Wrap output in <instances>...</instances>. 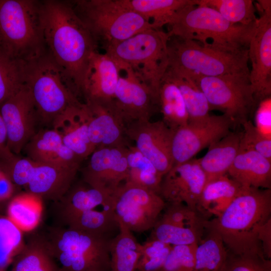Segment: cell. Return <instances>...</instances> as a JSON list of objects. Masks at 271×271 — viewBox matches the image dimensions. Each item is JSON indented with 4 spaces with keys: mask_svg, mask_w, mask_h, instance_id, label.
I'll use <instances>...</instances> for the list:
<instances>
[{
    "mask_svg": "<svg viewBox=\"0 0 271 271\" xmlns=\"http://www.w3.org/2000/svg\"><path fill=\"white\" fill-rule=\"evenodd\" d=\"M158 104L162 120L172 129L188 123V114L182 94L177 85L164 75L159 88Z\"/></svg>",
    "mask_w": 271,
    "mask_h": 271,
    "instance_id": "30",
    "label": "cell"
},
{
    "mask_svg": "<svg viewBox=\"0 0 271 271\" xmlns=\"http://www.w3.org/2000/svg\"><path fill=\"white\" fill-rule=\"evenodd\" d=\"M168 68L204 76L249 73L248 49L233 50L210 43L170 37Z\"/></svg>",
    "mask_w": 271,
    "mask_h": 271,
    "instance_id": "5",
    "label": "cell"
},
{
    "mask_svg": "<svg viewBox=\"0 0 271 271\" xmlns=\"http://www.w3.org/2000/svg\"><path fill=\"white\" fill-rule=\"evenodd\" d=\"M243 127L239 150L254 151L271 160V139L261 134L248 119L241 123Z\"/></svg>",
    "mask_w": 271,
    "mask_h": 271,
    "instance_id": "42",
    "label": "cell"
},
{
    "mask_svg": "<svg viewBox=\"0 0 271 271\" xmlns=\"http://www.w3.org/2000/svg\"><path fill=\"white\" fill-rule=\"evenodd\" d=\"M241 132L230 131L210 145L199 164L205 174L206 182L227 174L239 151Z\"/></svg>",
    "mask_w": 271,
    "mask_h": 271,
    "instance_id": "26",
    "label": "cell"
},
{
    "mask_svg": "<svg viewBox=\"0 0 271 271\" xmlns=\"http://www.w3.org/2000/svg\"><path fill=\"white\" fill-rule=\"evenodd\" d=\"M46 242L34 240L25 245L16 256L13 271H62L59 269Z\"/></svg>",
    "mask_w": 271,
    "mask_h": 271,
    "instance_id": "35",
    "label": "cell"
},
{
    "mask_svg": "<svg viewBox=\"0 0 271 271\" xmlns=\"http://www.w3.org/2000/svg\"><path fill=\"white\" fill-rule=\"evenodd\" d=\"M6 270V269H0V271H4V270Z\"/></svg>",
    "mask_w": 271,
    "mask_h": 271,
    "instance_id": "48",
    "label": "cell"
},
{
    "mask_svg": "<svg viewBox=\"0 0 271 271\" xmlns=\"http://www.w3.org/2000/svg\"><path fill=\"white\" fill-rule=\"evenodd\" d=\"M119 224L132 232H143L156 224L167 203L154 191L124 183L111 194Z\"/></svg>",
    "mask_w": 271,
    "mask_h": 271,
    "instance_id": "12",
    "label": "cell"
},
{
    "mask_svg": "<svg viewBox=\"0 0 271 271\" xmlns=\"http://www.w3.org/2000/svg\"><path fill=\"white\" fill-rule=\"evenodd\" d=\"M245 189L227 174L206 183L196 211L204 220L220 216Z\"/></svg>",
    "mask_w": 271,
    "mask_h": 271,
    "instance_id": "25",
    "label": "cell"
},
{
    "mask_svg": "<svg viewBox=\"0 0 271 271\" xmlns=\"http://www.w3.org/2000/svg\"><path fill=\"white\" fill-rule=\"evenodd\" d=\"M172 246L150 238L141 244V256L137 271L161 270L171 250Z\"/></svg>",
    "mask_w": 271,
    "mask_h": 271,
    "instance_id": "40",
    "label": "cell"
},
{
    "mask_svg": "<svg viewBox=\"0 0 271 271\" xmlns=\"http://www.w3.org/2000/svg\"><path fill=\"white\" fill-rule=\"evenodd\" d=\"M196 5L210 7L233 24L248 26L255 23L258 18L252 0H196Z\"/></svg>",
    "mask_w": 271,
    "mask_h": 271,
    "instance_id": "36",
    "label": "cell"
},
{
    "mask_svg": "<svg viewBox=\"0 0 271 271\" xmlns=\"http://www.w3.org/2000/svg\"><path fill=\"white\" fill-rule=\"evenodd\" d=\"M8 134V147L15 155L20 153L35 134L38 116L31 93L25 85L0 106Z\"/></svg>",
    "mask_w": 271,
    "mask_h": 271,
    "instance_id": "16",
    "label": "cell"
},
{
    "mask_svg": "<svg viewBox=\"0 0 271 271\" xmlns=\"http://www.w3.org/2000/svg\"><path fill=\"white\" fill-rule=\"evenodd\" d=\"M25 64L0 47V106L25 85Z\"/></svg>",
    "mask_w": 271,
    "mask_h": 271,
    "instance_id": "37",
    "label": "cell"
},
{
    "mask_svg": "<svg viewBox=\"0 0 271 271\" xmlns=\"http://www.w3.org/2000/svg\"><path fill=\"white\" fill-rule=\"evenodd\" d=\"M227 174L242 187L271 189V160L252 150H239Z\"/></svg>",
    "mask_w": 271,
    "mask_h": 271,
    "instance_id": "24",
    "label": "cell"
},
{
    "mask_svg": "<svg viewBox=\"0 0 271 271\" xmlns=\"http://www.w3.org/2000/svg\"><path fill=\"white\" fill-rule=\"evenodd\" d=\"M119 76V68L113 59L106 53L94 51L89 58L80 94L85 101L111 102Z\"/></svg>",
    "mask_w": 271,
    "mask_h": 271,
    "instance_id": "20",
    "label": "cell"
},
{
    "mask_svg": "<svg viewBox=\"0 0 271 271\" xmlns=\"http://www.w3.org/2000/svg\"><path fill=\"white\" fill-rule=\"evenodd\" d=\"M25 85L30 91L37 115L52 121L79 102L74 87L48 51L25 61Z\"/></svg>",
    "mask_w": 271,
    "mask_h": 271,
    "instance_id": "6",
    "label": "cell"
},
{
    "mask_svg": "<svg viewBox=\"0 0 271 271\" xmlns=\"http://www.w3.org/2000/svg\"><path fill=\"white\" fill-rule=\"evenodd\" d=\"M197 244L172 246L161 269L164 271H195V251Z\"/></svg>",
    "mask_w": 271,
    "mask_h": 271,
    "instance_id": "43",
    "label": "cell"
},
{
    "mask_svg": "<svg viewBox=\"0 0 271 271\" xmlns=\"http://www.w3.org/2000/svg\"><path fill=\"white\" fill-rule=\"evenodd\" d=\"M42 199L26 193L13 197L7 208V217L23 232L29 231L39 224L42 216Z\"/></svg>",
    "mask_w": 271,
    "mask_h": 271,
    "instance_id": "34",
    "label": "cell"
},
{
    "mask_svg": "<svg viewBox=\"0 0 271 271\" xmlns=\"http://www.w3.org/2000/svg\"><path fill=\"white\" fill-rule=\"evenodd\" d=\"M73 8L98 43L104 46L154 29L139 14L121 5L118 0H79Z\"/></svg>",
    "mask_w": 271,
    "mask_h": 271,
    "instance_id": "8",
    "label": "cell"
},
{
    "mask_svg": "<svg viewBox=\"0 0 271 271\" xmlns=\"http://www.w3.org/2000/svg\"><path fill=\"white\" fill-rule=\"evenodd\" d=\"M53 129L64 144L82 159L96 150L91 143L88 130V117L84 103L67 108L52 122Z\"/></svg>",
    "mask_w": 271,
    "mask_h": 271,
    "instance_id": "22",
    "label": "cell"
},
{
    "mask_svg": "<svg viewBox=\"0 0 271 271\" xmlns=\"http://www.w3.org/2000/svg\"><path fill=\"white\" fill-rule=\"evenodd\" d=\"M4 271H6V270H4ZM11 271H13L12 270Z\"/></svg>",
    "mask_w": 271,
    "mask_h": 271,
    "instance_id": "50",
    "label": "cell"
},
{
    "mask_svg": "<svg viewBox=\"0 0 271 271\" xmlns=\"http://www.w3.org/2000/svg\"><path fill=\"white\" fill-rule=\"evenodd\" d=\"M90 156L83 172L84 181L89 186L111 195L127 177L126 147L97 148Z\"/></svg>",
    "mask_w": 271,
    "mask_h": 271,
    "instance_id": "18",
    "label": "cell"
},
{
    "mask_svg": "<svg viewBox=\"0 0 271 271\" xmlns=\"http://www.w3.org/2000/svg\"><path fill=\"white\" fill-rule=\"evenodd\" d=\"M159 271H164V270H163L162 269H161V270H160Z\"/></svg>",
    "mask_w": 271,
    "mask_h": 271,
    "instance_id": "49",
    "label": "cell"
},
{
    "mask_svg": "<svg viewBox=\"0 0 271 271\" xmlns=\"http://www.w3.org/2000/svg\"><path fill=\"white\" fill-rule=\"evenodd\" d=\"M128 171L124 183H129L160 194L163 176L151 162L135 146L126 147Z\"/></svg>",
    "mask_w": 271,
    "mask_h": 271,
    "instance_id": "32",
    "label": "cell"
},
{
    "mask_svg": "<svg viewBox=\"0 0 271 271\" xmlns=\"http://www.w3.org/2000/svg\"><path fill=\"white\" fill-rule=\"evenodd\" d=\"M109 271H137L141 244L133 233L119 224L118 232L109 242Z\"/></svg>",
    "mask_w": 271,
    "mask_h": 271,
    "instance_id": "27",
    "label": "cell"
},
{
    "mask_svg": "<svg viewBox=\"0 0 271 271\" xmlns=\"http://www.w3.org/2000/svg\"><path fill=\"white\" fill-rule=\"evenodd\" d=\"M206 183L199 159L194 158L173 166L164 176L160 195L167 203L183 204L196 211Z\"/></svg>",
    "mask_w": 271,
    "mask_h": 271,
    "instance_id": "17",
    "label": "cell"
},
{
    "mask_svg": "<svg viewBox=\"0 0 271 271\" xmlns=\"http://www.w3.org/2000/svg\"><path fill=\"white\" fill-rule=\"evenodd\" d=\"M255 8L259 13L248 48L251 68L249 80L255 99L271 96V1H257Z\"/></svg>",
    "mask_w": 271,
    "mask_h": 271,
    "instance_id": "13",
    "label": "cell"
},
{
    "mask_svg": "<svg viewBox=\"0 0 271 271\" xmlns=\"http://www.w3.org/2000/svg\"><path fill=\"white\" fill-rule=\"evenodd\" d=\"M271 218V189H245L218 217L204 220L216 231L228 251L236 255L264 256L258 235Z\"/></svg>",
    "mask_w": 271,
    "mask_h": 271,
    "instance_id": "2",
    "label": "cell"
},
{
    "mask_svg": "<svg viewBox=\"0 0 271 271\" xmlns=\"http://www.w3.org/2000/svg\"><path fill=\"white\" fill-rule=\"evenodd\" d=\"M256 23L248 26L232 24L215 10L206 6L196 5L194 0L193 3L175 14L167 25V33L169 37L194 40L203 44L210 40V43L215 46L240 50L248 49Z\"/></svg>",
    "mask_w": 271,
    "mask_h": 271,
    "instance_id": "3",
    "label": "cell"
},
{
    "mask_svg": "<svg viewBox=\"0 0 271 271\" xmlns=\"http://www.w3.org/2000/svg\"><path fill=\"white\" fill-rule=\"evenodd\" d=\"M258 238L264 255L271 259V218L260 228Z\"/></svg>",
    "mask_w": 271,
    "mask_h": 271,
    "instance_id": "47",
    "label": "cell"
},
{
    "mask_svg": "<svg viewBox=\"0 0 271 271\" xmlns=\"http://www.w3.org/2000/svg\"><path fill=\"white\" fill-rule=\"evenodd\" d=\"M8 147V134L6 127L0 112V160L6 164L16 158Z\"/></svg>",
    "mask_w": 271,
    "mask_h": 271,
    "instance_id": "46",
    "label": "cell"
},
{
    "mask_svg": "<svg viewBox=\"0 0 271 271\" xmlns=\"http://www.w3.org/2000/svg\"><path fill=\"white\" fill-rule=\"evenodd\" d=\"M84 103L88 117L89 138L96 149L125 146L126 124L113 102L85 101Z\"/></svg>",
    "mask_w": 271,
    "mask_h": 271,
    "instance_id": "21",
    "label": "cell"
},
{
    "mask_svg": "<svg viewBox=\"0 0 271 271\" xmlns=\"http://www.w3.org/2000/svg\"><path fill=\"white\" fill-rule=\"evenodd\" d=\"M152 230L150 238L172 246L197 244L203 236V231L180 226L159 219Z\"/></svg>",
    "mask_w": 271,
    "mask_h": 271,
    "instance_id": "38",
    "label": "cell"
},
{
    "mask_svg": "<svg viewBox=\"0 0 271 271\" xmlns=\"http://www.w3.org/2000/svg\"><path fill=\"white\" fill-rule=\"evenodd\" d=\"M40 16L46 49L63 70L78 96L97 42L70 3H40Z\"/></svg>",
    "mask_w": 271,
    "mask_h": 271,
    "instance_id": "1",
    "label": "cell"
},
{
    "mask_svg": "<svg viewBox=\"0 0 271 271\" xmlns=\"http://www.w3.org/2000/svg\"><path fill=\"white\" fill-rule=\"evenodd\" d=\"M0 47L8 55L27 61L46 50L40 3L0 0Z\"/></svg>",
    "mask_w": 271,
    "mask_h": 271,
    "instance_id": "7",
    "label": "cell"
},
{
    "mask_svg": "<svg viewBox=\"0 0 271 271\" xmlns=\"http://www.w3.org/2000/svg\"><path fill=\"white\" fill-rule=\"evenodd\" d=\"M234 124L227 115H210L206 120L188 122L174 130L171 143L173 166L188 161L221 139Z\"/></svg>",
    "mask_w": 271,
    "mask_h": 271,
    "instance_id": "14",
    "label": "cell"
},
{
    "mask_svg": "<svg viewBox=\"0 0 271 271\" xmlns=\"http://www.w3.org/2000/svg\"><path fill=\"white\" fill-rule=\"evenodd\" d=\"M169 38L162 29H150L105 46V53L118 64L130 69L158 101L159 86L168 68Z\"/></svg>",
    "mask_w": 271,
    "mask_h": 271,
    "instance_id": "4",
    "label": "cell"
},
{
    "mask_svg": "<svg viewBox=\"0 0 271 271\" xmlns=\"http://www.w3.org/2000/svg\"><path fill=\"white\" fill-rule=\"evenodd\" d=\"M254 112V125L264 136L271 139V96L259 102Z\"/></svg>",
    "mask_w": 271,
    "mask_h": 271,
    "instance_id": "45",
    "label": "cell"
},
{
    "mask_svg": "<svg viewBox=\"0 0 271 271\" xmlns=\"http://www.w3.org/2000/svg\"><path fill=\"white\" fill-rule=\"evenodd\" d=\"M110 239L67 227L53 231L46 243L62 271H109Z\"/></svg>",
    "mask_w": 271,
    "mask_h": 271,
    "instance_id": "9",
    "label": "cell"
},
{
    "mask_svg": "<svg viewBox=\"0 0 271 271\" xmlns=\"http://www.w3.org/2000/svg\"><path fill=\"white\" fill-rule=\"evenodd\" d=\"M184 73L189 75L203 92L210 109L222 111L234 124H241L248 120L254 111L258 103L249 80V73L213 77Z\"/></svg>",
    "mask_w": 271,
    "mask_h": 271,
    "instance_id": "10",
    "label": "cell"
},
{
    "mask_svg": "<svg viewBox=\"0 0 271 271\" xmlns=\"http://www.w3.org/2000/svg\"><path fill=\"white\" fill-rule=\"evenodd\" d=\"M113 204L111 195L89 186L88 188L79 186L71 191L63 201V220L78 214Z\"/></svg>",
    "mask_w": 271,
    "mask_h": 271,
    "instance_id": "33",
    "label": "cell"
},
{
    "mask_svg": "<svg viewBox=\"0 0 271 271\" xmlns=\"http://www.w3.org/2000/svg\"><path fill=\"white\" fill-rule=\"evenodd\" d=\"M24 148L28 158L48 164L79 168L82 160L64 144L53 128L35 133Z\"/></svg>",
    "mask_w": 271,
    "mask_h": 271,
    "instance_id": "23",
    "label": "cell"
},
{
    "mask_svg": "<svg viewBox=\"0 0 271 271\" xmlns=\"http://www.w3.org/2000/svg\"><path fill=\"white\" fill-rule=\"evenodd\" d=\"M174 130L163 120H139L127 124L125 134L164 177L173 167L171 143Z\"/></svg>",
    "mask_w": 271,
    "mask_h": 271,
    "instance_id": "15",
    "label": "cell"
},
{
    "mask_svg": "<svg viewBox=\"0 0 271 271\" xmlns=\"http://www.w3.org/2000/svg\"><path fill=\"white\" fill-rule=\"evenodd\" d=\"M124 7L150 22L155 29L168 25L175 14L194 0H118Z\"/></svg>",
    "mask_w": 271,
    "mask_h": 271,
    "instance_id": "28",
    "label": "cell"
},
{
    "mask_svg": "<svg viewBox=\"0 0 271 271\" xmlns=\"http://www.w3.org/2000/svg\"><path fill=\"white\" fill-rule=\"evenodd\" d=\"M164 75L175 83L183 96L189 122L204 121L210 115L209 102L194 80L185 73L167 68Z\"/></svg>",
    "mask_w": 271,
    "mask_h": 271,
    "instance_id": "29",
    "label": "cell"
},
{
    "mask_svg": "<svg viewBox=\"0 0 271 271\" xmlns=\"http://www.w3.org/2000/svg\"><path fill=\"white\" fill-rule=\"evenodd\" d=\"M222 271H271V259L258 255H236L228 251Z\"/></svg>",
    "mask_w": 271,
    "mask_h": 271,
    "instance_id": "44",
    "label": "cell"
},
{
    "mask_svg": "<svg viewBox=\"0 0 271 271\" xmlns=\"http://www.w3.org/2000/svg\"><path fill=\"white\" fill-rule=\"evenodd\" d=\"M14 185L41 199H58L69 190L79 169L48 164L17 156L5 164Z\"/></svg>",
    "mask_w": 271,
    "mask_h": 271,
    "instance_id": "11",
    "label": "cell"
},
{
    "mask_svg": "<svg viewBox=\"0 0 271 271\" xmlns=\"http://www.w3.org/2000/svg\"><path fill=\"white\" fill-rule=\"evenodd\" d=\"M117 65L119 76L112 101L115 109L126 125L136 121L150 120L154 105L158 104L156 98L130 69Z\"/></svg>",
    "mask_w": 271,
    "mask_h": 271,
    "instance_id": "19",
    "label": "cell"
},
{
    "mask_svg": "<svg viewBox=\"0 0 271 271\" xmlns=\"http://www.w3.org/2000/svg\"><path fill=\"white\" fill-rule=\"evenodd\" d=\"M204 229L207 233L195 248V271H222L228 250L216 231L209 228Z\"/></svg>",
    "mask_w": 271,
    "mask_h": 271,
    "instance_id": "31",
    "label": "cell"
},
{
    "mask_svg": "<svg viewBox=\"0 0 271 271\" xmlns=\"http://www.w3.org/2000/svg\"><path fill=\"white\" fill-rule=\"evenodd\" d=\"M24 246L23 231L7 216L0 215V269H5Z\"/></svg>",
    "mask_w": 271,
    "mask_h": 271,
    "instance_id": "39",
    "label": "cell"
},
{
    "mask_svg": "<svg viewBox=\"0 0 271 271\" xmlns=\"http://www.w3.org/2000/svg\"><path fill=\"white\" fill-rule=\"evenodd\" d=\"M161 221L182 227L201 231L204 229V220L198 213L187 205L180 203H168Z\"/></svg>",
    "mask_w": 271,
    "mask_h": 271,
    "instance_id": "41",
    "label": "cell"
}]
</instances>
